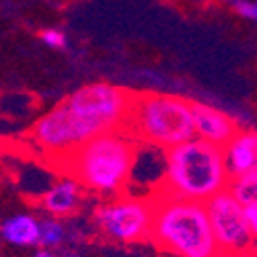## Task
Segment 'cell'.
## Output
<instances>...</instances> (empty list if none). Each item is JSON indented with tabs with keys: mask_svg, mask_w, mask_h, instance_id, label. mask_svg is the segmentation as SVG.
<instances>
[{
	"mask_svg": "<svg viewBox=\"0 0 257 257\" xmlns=\"http://www.w3.org/2000/svg\"><path fill=\"white\" fill-rule=\"evenodd\" d=\"M134 95L109 82L84 84L33 123L29 142L46 163H56L101 134L123 130Z\"/></svg>",
	"mask_w": 257,
	"mask_h": 257,
	"instance_id": "1",
	"label": "cell"
},
{
	"mask_svg": "<svg viewBox=\"0 0 257 257\" xmlns=\"http://www.w3.org/2000/svg\"><path fill=\"white\" fill-rule=\"evenodd\" d=\"M138 153L140 142L123 130H117L82 144L68 157L60 159L54 169L95 194L119 198L127 196L125 187L134 177Z\"/></svg>",
	"mask_w": 257,
	"mask_h": 257,
	"instance_id": "2",
	"label": "cell"
},
{
	"mask_svg": "<svg viewBox=\"0 0 257 257\" xmlns=\"http://www.w3.org/2000/svg\"><path fill=\"white\" fill-rule=\"evenodd\" d=\"M230 183L224 148L202 138H191L165 151V177L157 194L208 204L230 189Z\"/></svg>",
	"mask_w": 257,
	"mask_h": 257,
	"instance_id": "3",
	"label": "cell"
},
{
	"mask_svg": "<svg viewBox=\"0 0 257 257\" xmlns=\"http://www.w3.org/2000/svg\"><path fill=\"white\" fill-rule=\"evenodd\" d=\"M151 241L177 257H222L208 206L169 194H155Z\"/></svg>",
	"mask_w": 257,
	"mask_h": 257,
	"instance_id": "4",
	"label": "cell"
},
{
	"mask_svg": "<svg viewBox=\"0 0 257 257\" xmlns=\"http://www.w3.org/2000/svg\"><path fill=\"white\" fill-rule=\"evenodd\" d=\"M123 132L144 146L175 148L196 138L194 101L167 93H136Z\"/></svg>",
	"mask_w": 257,
	"mask_h": 257,
	"instance_id": "5",
	"label": "cell"
},
{
	"mask_svg": "<svg viewBox=\"0 0 257 257\" xmlns=\"http://www.w3.org/2000/svg\"><path fill=\"white\" fill-rule=\"evenodd\" d=\"M153 198L119 196L95 208V224L107 239L117 243H142L153 237Z\"/></svg>",
	"mask_w": 257,
	"mask_h": 257,
	"instance_id": "6",
	"label": "cell"
},
{
	"mask_svg": "<svg viewBox=\"0 0 257 257\" xmlns=\"http://www.w3.org/2000/svg\"><path fill=\"white\" fill-rule=\"evenodd\" d=\"M206 206L222 257H247L253 253L255 237L247 220V208L232 196V191H222Z\"/></svg>",
	"mask_w": 257,
	"mask_h": 257,
	"instance_id": "7",
	"label": "cell"
},
{
	"mask_svg": "<svg viewBox=\"0 0 257 257\" xmlns=\"http://www.w3.org/2000/svg\"><path fill=\"white\" fill-rule=\"evenodd\" d=\"M194 123H196V138H202L220 148H224L234 138V134L241 130L237 121L228 113L198 101H194Z\"/></svg>",
	"mask_w": 257,
	"mask_h": 257,
	"instance_id": "8",
	"label": "cell"
},
{
	"mask_svg": "<svg viewBox=\"0 0 257 257\" xmlns=\"http://www.w3.org/2000/svg\"><path fill=\"white\" fill-rule=\"evenodd\" d=\"M224 157L232 179L257 173V130H239L224 146Z\"/></svg>",
	"mask_w": 257,
	"mask_h": 257,
	"instance_id": "9",
	"label": "cell"
},
{
	"mask_svg": "<svg viewBox=\"0 0 257 257\" xmlns=\"http://www.w3.org/2000/svg\"><path fill=\"white\" fill-rule=\"evenodd\" d=\"M80 189L82 185L74 179H62L52 185L46 194H41L37 206L44 208L52 218H66L78 210L80 206Z\"/></svg>",
	"mask_w": 257,
	"mask_h": 257,
	"instance_id": "10",
	"label": "cell"
},
{
	"mask_svg": "<svg viewBox=\"0 0 257 257\" xmlns=\"http://www.w3.org/2000/svg\"><path fill=\"white\" fill-rule=\"evenodd\" d=\"M3 239L9 245L15 247H33L39 245V234H41V222H37L31 214H15L3 222Z\"/></svg>",
	"mask_w": 257,
	"mask_h": 257,
	"instance_id": "11",
	"label": "cell"
},
{
	"mask_svg": "<svg viewBox=\"0 0 257 257\" xmlns=\"http://www.w3.org/2000/svg\"><path fill=\"white\" fill-rule=\"evenodd\" d=\"M230 191H232V196L237 198L245 208H249V206L257 208V173L245 175V177H239V179H232Z\"/></svg>",
	"mask_w": 257,
	"mask_h": 257,
	"instance_id": "12",
	"label": "cell"
},
{
	"mask_svg": "<svg viewBox=\"0 0 257 257\" xmlns=\"http://www.w3.org/2000/svg\"><path fill=\"white\" fill-rule=\"evenodd\" d=\"M66 239V228L58 218H50L41 222V234H39V245L41 249H54L62 245V241Z\"/></svg>",
	"mask_w": 257,
	"mask_h": 257,
	"instance_id": "13",
	"label": "cell"
},
{
	"mask_svg": "<svg viewBox=\"0 0 257 257\" xmlns=\"http://www.w3.org/2000/svg\"><path fill=\"white\" fill-rule=\"evenodd\" d=\"M39 39L44 41L46 46L54 48V50H64V48L68 46L66 33L60 31V29H41L39 31Z\"/></svg>",
	"mask_w": 257,
	"mask_h": 257,
	"instance_id": "14",
	"label": "cell"
},
{
	"mask_svg": "<svg viewBox=\"0 0 257 257\" xmlns=\"http://www.w3.org/2000/svg\"><path fill=\"white\" fill-rule=\"evenodd\" d=\"M226 3L239 17L257 21V0H226Z\"/></svg>",
	"mask_w": 257,
	"mask_h": 257,
	"instance_id": "15",
	"label": "cell"
},
{
	"mask_svg": "<svg viewBox=\"0 0 257 257\" xmlns=\"http://www.w3.org/2000/svg\"><path fill=\"white\" fill-rule=\"evenodd\" d=\"M247 220H249V226H251V232L257 241V208L255 206H249L247 208Z\"/></svg>",
	"mask_w": 257,
	"mask_h": 257,
	"instance_id": "16",
	"label": "cell"
},
{
	"mask_svg": "<svg viewBox=\"0 0 257 257\" xmlns=\"http://www.w3.org/2000/svg\"><path fill=\"white\" fill-rule=\"evenodd\" d=\"M33 257H58V255H54L50 249H37V251L33 253Z\"/></svg>",
	"mask_w": 257,
	"mask_h": 257,
	"instance_id": "17",
	"label": "cell"
}]
</instances>
